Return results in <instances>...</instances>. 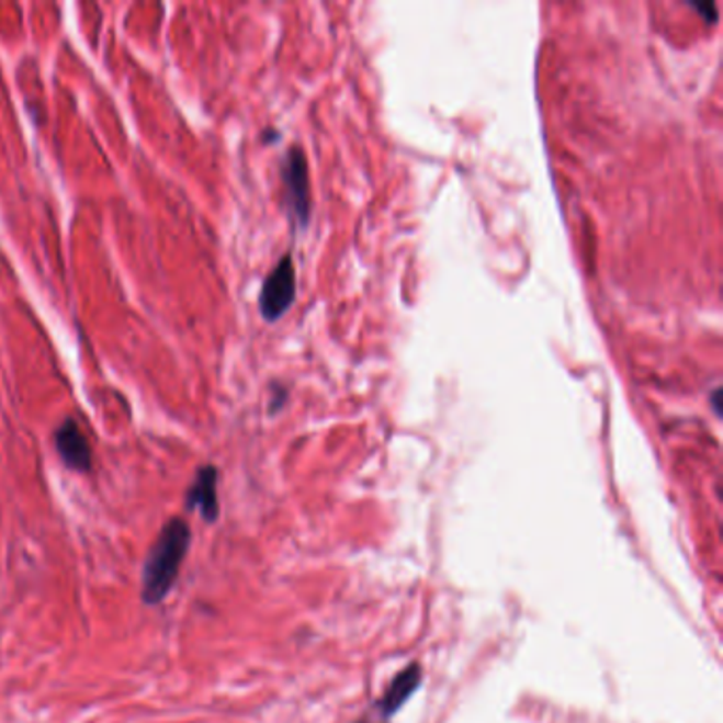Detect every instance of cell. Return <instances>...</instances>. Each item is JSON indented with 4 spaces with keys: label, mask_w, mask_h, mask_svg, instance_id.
<instances>
[{
    "label": "cell",
    "mask_w": 723,
    "mask_h": 723,
    "mask_svg": "<svg viewBox=\"0 0 723 723\" xmlns=\"http://www.w3.org/2000/svg\"><path fill=\"white\" fill-rule=\"evenodd\" d=\"M189 533L188 522L181 518H172L159 533L158 541L149 554L143 575V598L149 605H158L166 597L181 571V565L188 556Z\"/></svg>",
    "instance_id": "cell-1"
},
{
    "label": "cell",
    "mask_w": 723,
    "mask_h": 723,
    "mask_svg": "<svg viewBox=\"0 0 723 723\" xmlns=\"http://www.w3.org/2000/svg\"><path fill=\"white\" fill-rule=\"evenodd\" d=\"M283 179V204L291 223L304 229L310 221L313 202H310V174H308V159L302 147H291L284 156L281 166Z\"/></svg>",
    "instance_id": "cell-2"
},
{
    "label": "cell",
    "mask_w": 723,
    "mask_h": 723,
    "mask_svg": "<svg viewBox=\"0 0 723 723\" xmlns=\"http://www.w3.org/2000/svg\"><path fill=\"white\" fill-rule=\"evenodd\" d=\"M295 297H297L295 263L291 255H284L261 284L259 313L268 323H276L289 313Z\"/></svg>",
    "instance_id": "cell-3"
},
{
    "label": "cell",
    "mask_w": 723,
    "mask_h": 723,
    "mask_svg": "<svg viewBox=\"0 0 723 723\" xmlns=\"http://www.w3.org/2000/svg\"><path fill=\"white\" fill-rule=\"evenodd\" d=\"M54 443L68 470L79 473H88L92 470V445L72 418H66L56 429Z\"/></svg>",
    "instance_id": "cell-4"
},
{
    "label": "cell",
    "mask_w": 723,
    "mask_h": 723,
    "mask_svg": "<svg viewBox=\"0 0 723 723\" xmlns=\"http://www.w3.org/2000/svg\"><path fill=\"white\" fill-rule=\"evenodd\" d=\"M217 482L219 472L213 465L200 467L191 488L188 490V507L197 509L204 520L213 522L219 516V499H217Z\"/></svg>",
    "instance_id": "cell-5"
},
{
    "label": "cell",
    "mask_w": 723,
    "mask_h": 723,
    "mask_svg": "<svg viewBox=\"0 0 723 723\" xmlns=\"http://www.w3.org/2000/svg\"><path fill=\"white\" fill-rule=\"evenodd\" d=\"M418 681H420V668L414 664V666H409L408 670H404L393 681V686L388 688L386 696L377 702L380 704V711L384 715H393L408 700L409 696L414 693V690L418 688Z\"/></svg>",
    "instance_id": "cell-6"
},
{
    "label": "cell",
    "mask_w": 723,
    "mask_h": 723,
    "mask_svg": "<svg viewBox=\"0 0 723 723\" xmlns=\"http://www.w3.org/2000/svg\"><path fill=\"white\" fill-rule=\"evenodd\" d=\"M286 399H289V391L284 388L283 384H274L272 391H270V406H268L270 414L281 411L284 408V404H286Z\"/></svg>",
    "instance_id": "cell-7"
},
{
    "label": "cell",
    "mask_w": 723,
    "mask_h": 723,
    "mask_svg": "<svg viewBox=\"0 0 723 723\" xmlns=\"http://www.w3.org/2000/svg\"><path fill=\"white\" fill-rule=\"evenodd\" d=\"M720 397H722V388H715L713 391V397H711V402H713V409H715V414H720Z\"/></svg>",
    "instance_id": "cell-8"
},
{
    "label": "cell",
    "mask_w": 723,
    "mask_h": 723,
    "mask_svg": "<svg viewBox=\"0 0 723 723\" xmlns=\"http://www.w3.org/2000/svg\"><path fill=\"white\" fill-rule=\"evenodd\" d=\"M276 132L274 129H268V132H263V143H272V140H276Z\"/></svg>",
    "instance_id": "cell-9"
}]
</instances>
